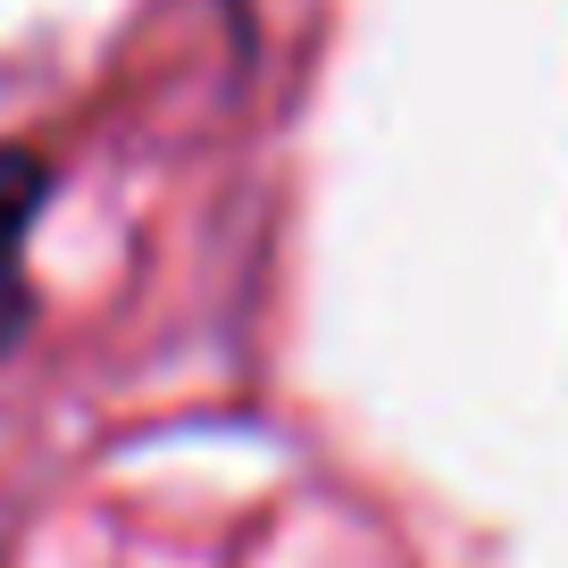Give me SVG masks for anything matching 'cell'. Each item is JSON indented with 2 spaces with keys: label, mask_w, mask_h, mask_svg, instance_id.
Returning <instances> with one entry per match:
<instances>
[{
  "label": "cell",
  "mask_w": 568,
  "mask_h": 568,
  "mask_svg": "<svg viewBox=\"0 0 568 568\" xmlns=\"http://www.w3.org/2000/svg\"><path fill=\"white\" fill-rule=\"evenodd\" d=\"M42 184L26 160H0V343L26 318V217H34Z\"/></svg>",
  "instance_id": "1"
}]
</instances>
